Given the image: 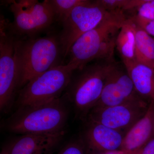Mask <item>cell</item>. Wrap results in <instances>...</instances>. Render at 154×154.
Instances as JSON below:
<instances>
[{"instance_id": "cell-1", "label": "cell", "mask_w": 154, "mask_h": 154, "mask_svg": "<svg viewBox=\"0 0 154 154\" xmlns=\"http://www.w3.org/2000/svg\"><path fill=\"white\" fill-rule=\"evenodd\" d=\"M127 19L124 13L110 12L100 24L75 42L69 51L67 63L77 70L94 60L114 61L116 37Z\"/></svg>"}, {"instance_id": "cell-2", "label": "cell", "mask_w": 154, "mask_h": 154, "mask_svg": "<svg viewBox=\"0 0 154 154\" xmlns=\"http://www.w3.org/2000/svg\"><path fill=\"white\" fill-rule=\"evenodd\" d=\"M16 36L19 91L35 77L61 65L59 63L63 58L58 34L51 33L40 37Z\"/></svg>"}, {"instance_id": "cell-3", "label": "cell", "mask_w": 154, "mask_h": 154, "mask_svg": "<svg viewBox=\"0 0 154 154\" xmlns=\"http://www.w3.org/2000/svg\"><path fill=\"white\" fill-rule=\"evenodd\" d=\"M64 96L45 103L17 108L7 121V129L21 135L65 131L69 116Z\"/></svg>"}, {"instance_id": "cell-4", "label": "cell", "mask_w": 154, "mask_h": 154, "mask_svg": "<svg viewBox=\"0 0 154 154\" xmlns=\"http://www.w3.org/2000/svg\"><path fill=\"white\" fill-rule=\"evenodd\" d=\"M115 64V61H96L75 70V75L72 74L64 96L72 104L81 119H87L99 101L106 77Z\"/></svg>"}, {"instance_id": "cell-5", "label": "cell", "mask_w": 154, "mask_h": 154, "mask_svg": "<svg viewBox=\"0 0 154 154\" xmlns=\"http://www.w3.org/2000/svg\"><path fill=\"white\" fill-rule=\"evenodd\" d=\"M72 64H61L35 77L19 90L18 108L41 104L60 98L68 86L75 70Z\"/></svg>"}, {"instance_id": "cell-6", "label": "cell", "mask_w": 154, "mask_h": 154, "mask_svg": "<svg viewBox=\"0 0 154 154\" xmlns=\"http://www.w3.org/2000/svg\"><path fill=\"white\" fill-rule=\"evenodd\" d=\"M10 9L14 20L9 22V28L19 37H36L56 22L48 0L42 2L36 0H12Z\"/></svg>"}, {"instance_id": "cell-7", "label": "cell", "mask_w": 154, "mask_h": 154, "mask_svg": "<svg viewBox=\"0 0 154 154\" xmlns=\"http://www.w3.org/2000/svg\"><path fill=\"white\" fill-rule=\"evenodd\" d=\"M9 21L0 22V109L8 113L19 92L16 60V36L9 28Z\"/></svg>"}, {"instance_id": "cell-8", "label": "cell", "mask_w": 154, "mask_h": 154, "mask_svg": "<svg viewBox=\"0 0 154 154\" xmlns=\"http://www.w3.org/2000/svg\"><path fill=\"white\" fill-rule=\"evenodd\" d=\"M97 1L85 0L75 8L62 23L58 34L63 60L77 39L100 24L110 14Z\"/></svg>"}, {"instance_id": "cell-9", "label": "cell", "mask_w": 154, "mask_h": 154, "mask_svg": "<svg viewBox=\"0 0 154 154\" xmlns=\"http://www.w3.org/2000/svg\"><path fill=\"white\" fill-rule=\"evenodd\" d=\"M149 106L146 100L140 97L120 105L93 108L87 119L118 131L125 135L146 114Z\"/></svg>"}, {"instance_id": "cell-10", "label": "cell", "mask_w": 154, "mask_h": 154, "mask_svg": "<svg viewBox=\"0 0 154 154\" xmlns=\"http://www.w3.org/2000/svg\"><path fill=\"white\" fill-rule=\"evenodd\" d=\"M140 97L126 69L116 63L107 75L102 94L93 108L120 105Z\"/></svg>"}, {"instance_id": "cell-11", "label": "cell", "mask_w": 154, "mask_h": 154, "mask_svg": "<svg viewBox=\"0 0 154 154\" xmlns=\"http://www.w3.org/2000/svg\"><path fill=\"white\" fill-rule=\"evenodd\" d=\"M82 140L89 154L120 150L125 135L103 125L87 120Z\"/></svg>"}, {"instance_id": "cell-12", "label": "cell", "mask_w": 154, "mask_h": 154, "mask_svg": "<svg viewBox=\"0 0 154 154\" xmlns=\"http://www.w3.org/2000/svg\"><path fill=\"white\" fill-rule=\"evenodd\" d=\"M65 132L22 135L8 146L10 154H52Z\"/></svg>"}, {"instance_id": "cell-13", "label": "cell", "mask_w": 154, "mask_h": 154, "mask_svg": "<svg viewBox=\"0 0 154 154\" xmlns=\"http://www.w3.org/2000/svg\"><path fill=\"white\" fill-rule=\"evenodd\" d=\"M154 101L150 103L144 116L125 135L120 150L128 154L142 147L152 138Z\"/></svg>"}, {"instance_id": "cell-14", "label": "cell", "mask_w": 154, "mask_h": 154, "mask_svg": "<svg viewBox=\"0 0 154 154\" xmlns=\"http://www.w3.org/2000/svg\"><path fill=\"white\" fill-rule=\"evenodd\" d=\"M138 95L150 103L154 101V68L136 60L125 64Z\"/></svg>"}, {"instance_id": "cell-15", "label": "cell", "mask_w": 154, "mask_h": 154, "mask_svg": "<svg viewBox=\"0 0 154 154\" xmlns=\"http://www.w3.org/2000/svg\"><path fill=\"white\" fill-rule=\"evenodd\" d=\"M129 18L134 31L136 60L154 68V38Z\"/></svg>"}, {"instance_id": "cell-16", "label": "cell", "mask_w": 154, "mask_h": 154, "mask_svg": "<svg viewBox=\"0 0 154 154\" xmlns=\"http://www.w3.org/2000/svg\"><path fill=\"white\" fill-rule=\"evenodd\" d=\"M116 48L121 56L124 64L136 60L135 37L130 18H128L119 32L116 42Z\"/></svg>"}, {"instance_id": "cell-17", "label": "cell", "mask_w": 154, "mask_h": 154, "mask_svg": "<svg viewBox=\"0 0 154 154\" xmlns=\"http://www.w3.org/2000/svg\"><path fill=\"white\" fill-rule=\"evenodd\" d=\"M85 0H48L54 16L56 22L63 23L72 10L82 4Z\"/></svg>"}, {"instance_id": "cell-18", "label": "cell", "mask_w": 154, "mask_h": 154, "mask_svg": "<svg viewBox=\"0 0 154 154\" xmlns=\"http://www.w3.org/2000/svg\"><path fill=\"white\" fill-rule=\"evenodd\" d=\"M143 0H99L97 2L110 12L124 13V11L137 10Z\"/></svg>"}, {"instance_id": "cell-19", "label": "cell", "mask_w": 154, "mask_h": 154, "mask_svg": "<svg viewBox=\"0 0 154 154\" xmlns=\"http://www.w3.org/2000/svg\"><path fill=\"white\" fill-rule=\"evenodd\" d=\"M130 18L139 27L154 38V19L141 17L137 14Z\"/></svg>"}, {"instance_id": "cell-20", "label": "cell", "mask_w": 154, "mask_h": 154, "mask_svg": "<svg viewBox=\"0 0 154 154\" xmlns=\"http://www.w3.org/2000/svg\"><path fill=\"white\" fill-rule=\"evenodd\" d=\"M85 149L82 140L72 141L64 146L57 154H84Z\"/></svg>"}, {"instance_id": "cell-21", "label": "cell", "mask_w": 154, "mask_h": 154, "mask_svg": "<svg viewBox=\"0 0 154 154\" xmlns=\"http://www.w3.org/2000/svg\"><path fill=\"white\" fill-rule=\"evenodd\" d=\"M136 11L137 14L141 17L154 19V0H143Z\"/></svg>"}, {"instance_id": "cell-22", "label": "cell", "mask_w": 154, "mask_h": 154, "mask_svg": "<svg viewBox=\"0 0 154 154\" xmlns=\"http://www.w3.org/2000/svg\"><path fill=\"white\" fill-rule=\"evenodd\" d=\"M128 154H154V137L140 149Z\"/></svg>"}, {"instance_id": "cell-23", "label": "cell", "mask_w": 154, "mask_h": 154, "mask_svg": "<svg viewBox=\"0 0 154 154\" xmlns=\"http://www.w3.org/2000/svg\"><path fill=\"white\" fill-rule=\"evenodd\" d=\"M100 154H125V152L121 150H119L114 151L106 152Z\"/></svg>"}, {"instance_id": "cell-24", "label": "cell", "mask_w": 154, "mask_h": 154, "mask_svg": "<svg viewBox=\"0 0 154 154\" xmlns=\"http://www.w3.org/2000/svg\"><path fill=\"white\" fill-rule=\"evenodd\" d=\"M0 154H10L8 146H6L3 148Z\"/></svg>"}, {"instance_id": "cell-25", "label": "cell", "mask_w": 154, "mask_h": 154, "mask_svg": "<svg viewBox=\"0 0 154 154\" xmlns=\"http://www.w3.org/2000/svg\"><path fill=\"white\" fill-rule=\"evenodd\" d=\"M154 137V116L153 119V130H152V138Z\"/></svg>"}]
</instances>
